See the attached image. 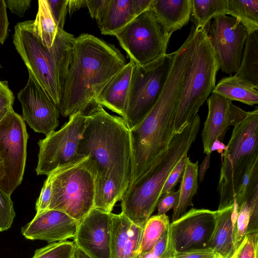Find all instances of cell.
I'll return each mask as SVG.
<instances>
[{
	"label": "cell",
	"mask_w": 258,
	"mask_h": 258,
	"mask_svg": "<svg viewBox=\"0 0 258 258\" xmlns=\"http://www.w3.org/2000/svg\"><path fill=\"white\" fill-rule=\"evenodd\" d=\"M86 115L77 152L92 162L95 173L94 208L110 213L127 189L132 170L130 131L123 118L96 103Z\"/></svg>",
	"instance_id": "obj_1"
},
{
	"label": "cell",
	"mask_w": 258,
	"mask_h": 258,
	"mask_svg": "<svg viewBox=\"0 0 258 258\" xmlns=\"http://www.w3.org/2000/svg\"><path fill=\"white\" fill-rule=\"evenodd\" d=\"M193 53L194 48L187 44L174 52L172 64L159 98L143 120L130 130L132 158L129 186L164 153L175 135L176 109Z\"/></svg>",
	"instance_id": "obj_2"
},
{
	"label": "cell",
	"mask_w": 258,
	"mask_h": 258,
	"mask_svg": "<svg viewBox=\"0 0 258 258\" xmlns=\"http://www.w3.org/2000/svg\"><path fill=\"white\" fill-rule=\"evenodd\" d=\"M127 64L114 45L94 35L75 37L58 112L63 117L84 112L105 85Z\"/></svg>",
	"instance_id": "obj_3"
},
{
	"label": "cell",
	"mask_w": 258,
	"mask_h": 258,
	"mask_svg": "<svg viewBox=\"0 0 258 258\" xmlns=\"http://www.w3.org/2000/svg\"><path fill=\"white\" fill-rule=\"evenodd\" d=\"M200 123L197 114L181 132L174 135L167 150L150 168L128 186L121 200L120 213L133 223L144 227L151 216L168 177L195 142Z\"/></svg>",
	"instance_id": "obj_4"
},
{
	"label": "cell",
	"mask_w": 258,
	"mask_h": 258,
	"mask_svg": "<svg viewBox=\"0 0 258 258\" xmlns=\"http://www.w3.org/2000/svg\"><path fill=\"white\" fill-rule=\"evenodd\" d=\"M13 43L28 70L57 106L70 64L75 36L59 29L50 48L41 43L34 29V21L18 23Z\"/></svg>",
	"instance_id": "obj_5"
},
{
	"label": "cell",
	"mask_w": 258,
	"mask_h": 258,
	"mask_svg": "<svg viewBox=\"0 0 258 258\" xmlns=\"http://www.w3.org/2000/svg\"><path fill=\"white\" fill-rule=\"evenodd\" d=\"M198 30L196 46L186 72L174 122L175 133L181 132L198 114L215 86L219 69L205 29Z\"/></svg>",
	"instance_id": "obj_6"
},
{
	"label": "cell",
	"mask_w": 258,
	"mask_h": 258,
	"mask_svg": "<svg viewBox=\"0 0 258 258\" xmlns=\"http://www.w3.org/2000/svg\"><path fill=\"white\" fill-rule=\"evenodd\" d=\"M218 191V210L234 204V196L251 163L258 158V109L234 127L226 149L222 154Z\"/></svg>",
	"instance_id": "obj_7"
},
{
	"label": "cell",
	"mask_w": 258,
	"mask_h": 258,
	"mask_svg": "<svg viewBox=\"0 0 258 258\" xmlns=\"http://www.w3.org/2000/svg\"><path fill=\"white\" fill-rule=\"evenodd\" d=\"M53 172L48 210L63 212L80 222L94 208L95 173L92 162L86 156Z\"/></svg>",
	"instance_id": "obj_8"
},
{
	"label": "cell",
	"mask_w": 258,
	"mask_h": 258,
	"mask_svg": "<svg viewBox=\"0 0 258 258\" xmlns=\"http://www.w3.org/2000/svg\"><path fill=\"white\" fill-rule=\"evenodd\" d=\"M174 52L166 54L143 66L135 64L130 81L125 124L130 130L152 109L168 78Z\"/></svg>",
	"instance_id": "obj_9"
},
{
	"label": "cell",
	"mask_w": 258,
	"mask_h": 258,
	"mask_svg": "<svg viewBox=\"0 0 258 258\" xmlns=\"http://www.w3.org/2000/svg\"><path fill=\"white\" fill-rule=\"evenodd\" d=\"M114 36L130 60L139 66L166 54L169 41L149 10L138 15Z\"/></svg>",
	"instance_id": "obj_10"
},
{
	"label": "cell",
	"mask_w": 258,
	"mask_h": 258,
	"mask_svg": "<svg viewBox=\"0 0 258 258\" xmlns=\"http://www.w3.org/2000/svg\"><path fill=\"white\" fill-rule=\"evenodd\" d=\"M86 115L78 112L57 131H53L38 143L39 151L36 168L37 175H48L53 171L79 160L78 148L85 126Z\"/></svg>",
	"instance_id": "obj_11"
},
{
	"label": "cell",
	"mask_w": 258,
	"mask_h": 258,
	"mask_svg": "<svg viewBox=\"0 0 258 258\" xmlns=\"http://www.w3.org/2000/svg\"><path fill=\"white\" fill-rule=\"evenodd\" d=\"M28 139L25 121L12 108L0 122V157L5 171L0 188L11 195L23 178Z\"/></svg>",
	"instance_id": "obj_12"
},
{
	"label": "cell",
	"mask_w": 258,
	"mask_h": 258,
	"mask_svg": "<svg viewBox=\"0 0 258 258\" xmlns=\"http://www.w3.org/2000/svg\"><path fill=\"white\" fill-rule=\"evenodd\" d=\"M248 34L246 28L231 16L222 15L214 19L208 36L219 68L223 72H237Z\"/></svg>",
	"instance_id": "obj_13"
},
{
	"label": "cell",
	"mask_w": 258,
	"mask_h": 258,
	"mask_svg": "<svg viewBox=\"0 0 258 258\" xmlns=\"http://www.w3.org/2000/svg\"><path fill=\"white\" fill-rule=\"evenodd\" d=\"M22 105V118L35 132L47 136L59 124L57 106L29 73L26 86L18 94Z\"/></svg>",
	"instance_id": "obj_14"
},
{
	"label": "cell",
	"mask_w": 258,
	"mask_h": 258,
	"mask_svg": "<svg viewBox=\"0 0 258 258\" xmlns=\"http://www.w3.org/2000/svg\"><path fill=\"white\" fill-rule=\"evenodd\" d=\"M215 211L191 208L169 224L175 251L208 247L215 225Z\"/></svg>",
	"instance_id": "obj_15"
},
{
	"label": "cell",
	"mask_w": 258,
	"mask_h": 258,
	"mask_svg": "<svg viewBox=\"0 0 258 258\" xmlns=\"http://www.w3.org/2000/svg\"><path fill=\"white\" fill-rule=\"evenodd\" d=\"M112 212L93 208L79 222L75 245L90 258H111Z\"/></svg>",
	"instance_id": "obj_16"
},
{
	"label": "cell",
	"mask_w": 258,
	"mask_h": 258,
	"mask_svg": "<svg viewBox=\"0 0 258 258\" xmlns=\"http://www.w3.org/2000/svg\"><path fill=\"white\" fill-rule=\"evenodd\" d=\"M208 112L202 133L204 153L211 154L214 142H222L230 126L239 124L249 114L233 104L232 101L215 93L207 100Z\"/></svg>",
	"instance_id": "obj_17"
},
{
	"label": "cell",
	"mask_w": 258,
	"mask_h": 258,
	"mask_svg": "<svg viewBox=\"0 0 258 258\" xmlns=\"http://www.w3.org/2000/svg\"><path fill=\"white\" fill-rule=\"evenodd\" d=\"M78 221L65 213L47 210L36 214L34 218L21 229L22 235L31 240H44L48 243L74 238L79 225Z\"/></svg>",
	"instance_id": "obj_18"
},
{
	"label": "cell",
	"mask_w": 258,
	"mask_h": 258,
	"mask_svg": "<svg viewBox=\"0 0 258 258\" xmlns=\"http://www.w3.org/2000/svg\"><path fill=\"white\" fill-rule=\"evenodd\" d=\"M152 0H107L96 20L102 34L114 35L138 15L149 10Z\"/></svg>",
	"instance_id": "obj_19"
},
{
	"label": "cell",
	"mask_w": 258,
	"mask_h": 258,
	"mask_svg": "<svg viewBox=\"0 0 258 258\" xmlns=\"http://www.w3.org/2000/svg\"><path fill=\"white\" fill-rule=\"evenodd\" d=\"M111 258H136L143 228L128 219L121 213H112Z\"/></svg>",
	"instance_id": "obj_20"
},
{
	"label": "cell",
	"mask_w": 258,
	"mask_h": 258,
	"mask_svg": "<svg viewBox=\"0 0 258 258\" xmlns=\"http://www.w3.org/2000/svg\"><path fill=\"white\" fill-rule=\"evenodd\" d=\"M134 66L135 63L131 60L127 63L102 88L96 96L94 103L107 108L124 119Z\"/></svg>",
	"instance_id": "obj_21"
},
{
	"label": "cell",
	"mask_w": 258,
	"mask_h": 258,
	"mask_svg": "<svg viewBox=\"0 0 258 258\" xmlns=\"http://www.w3.org/2000/svg\"><path fill=\"white\" fill-rule=\"evenodd\" d=\"M191 10L192 0H152L149 9L168 40L188 23Z\"/></svg>",
	"instance_id": "obj_22"
},
{
	"label": "cell",
	"mask_w": 258,
	"mask_h": 258,
	"mask_svg": "<svg viewBox=\"0 0 258 258\" xmlns=\"http://www.w3.org/2000/svg\"><path fill=\"white\" fill-rule=\"evenodd\" d=\"M233 205L215 211V225L208 247L222 257H226L235 250L234 225L232 218Z\"/></svg>",
	"instance_id": "obj_23"
},
{
	"label": "cell",
	"mask_w": 258,
	"mask_h": 258,
	"mask_svg": "<svg viewBox=\"0 0 258 258\" xmlns=\"http://www.w3.org/2000/svg\"><path fill=\"white\" fill-rule=\"evenodd\" d=\"M234 76L258 89V31L248 34L240 66Z\"/></svg>",
	"instance_id": "obj_24"
},
{
	"label": "cell",
	"mask_w": 258,
	"mask_h": 258,
	"mask_svg": "<svg viewBox=\"0 0 258 258\" xmlns=\"http://www.w3.org/2000/svg\"><path fill=\"white\" fill-rule=\"evenodd\" d=\"M258 232V188L241 207L234 225L233 239L236 248L244 237Z\"/></svg>",
	"instance_id": "obj_25"
},
{
	"label": "cell",
	"mask_w": 258,
	"mask_h": 258,
	"mask_svg": "<svg viewBox=\"0 0 258 258\" xmlns=\"http://www.w3.org/2000/svg\"><path fill=\"white\" fill-rule=\"evenodd\" d=\"M198 161L194 163L187 157L178 189L179 201L177 206L173 209L172 222L184 214L188 207L193 206L192 199L198 188Z\"/></svg>",
	"instance_id": "obj_26"
},
{
	"label": "cell",
	"mask_w": 258,
	"mask_h": 258,
	"mask_svg": "<svg viewBox=\"0 0 258 258\" xmlns=\"http://www.w3.org/2000/svg\"><path fill=\"white\" fill-rule=\"evenodd\" d=\"M212 93L250 106L258 103V89L244 83L234 75L222 79L215 85Z\"/></svg>",
	"instance_id": "obj_27"
},
{
	"label": "cell",
	"mask_w": 258,
	"mask_h": 258,
	"mask_svg": "<svg viewBox=\"0 0 258 258\" xmlns=\"http://www.w3.org/2000/svg\"><path fill=\"white\" fill-rule=\"evenodd\" d=\"M191 13L195 28L205 29L208 33L212 19L228 15L227 0H192Z\"/></svg>",
	"instance_id": "obj_28"
},
{
	"label": "cell",
	"mask_w": 258,
	"mask_h": 258,
	"mask_svg": "<svg viewBox=\"0 0 258 258\" xmlns=\"http://www.w3.org/2000/svg\"><path fill=\"white\" fill-rule=\"evenodd\" d=\"M38 10L34 21V29L42 44L46 48L52 46L58 27L51 13L47 0H39Z\"/></svg>",
	"instance_id": "obj_29"
},
{
	"label": "cell",
	"mask_w": 258,
	"mask_h": 258,
	"mask_svg": "<svg viewBox=\"0 0 258 258\" xmlns=\"http://www.w3.org/2000/svg\"><path fill=\"white\" fill-rule=\"evenodd\" d=\"M228 15L238 20L248 34L258 31V0H227Z\"/></svg>",
	"instance_id": "obj_30"
},
{
	"label": "cell",
	"mask_w": 258,
	"mask_h": 258,
	"mask_svg": "<svg viewBox=\"0 0 258 258\" xmlns=\"http://www.w3.org/2000/svg\"><path fill=\"white\" fill-rule=\"evenodd\" d=\"M170 224L166 214L151 216L146 222L137 256L150 251Z\"/></svg>",
	"instance_id": "obj_31"
},
{
	"label": "cell",
	"mask_w": 258,
	"mask_h": 258,
	"mask_svg": "<svg viewBox=\"0 0 258 258\" xmlns=\"http://www.w3.org/2000/svg\"><path fill=\"white\" fill-rule=\"evenodd\" d=\"M258 188V158L250 165L234 196L233 214L238 215L242 205Z\"/></svg>",
	"instance_id": "obj_32"
},
{
	"label": "cell",
	"mask_w": 258,
	"mask_h": 258,
	"mask_svg": "<svg viewBox=\"0 0 258 258\" xmlns=\"http://www.w3.org/2000/svg\"><path fill=\"white\" fill-rule=\"evenodd\" d=\"M75 248L74 242L70 241L52 242L36 249L32 258H73Z\"/></svg>",
	"instance_id": "obj_33"
},
{
	"label": "cell",
	"mask_w": 258,
	"mask_h": 258,
	"mask_svg": "<svg viewBox=\"0 0 258 258\" xmlns=\"http://www.w3.org/2000/svg\"><path fill=\"white\" fill-rule=\"evenodd\" d=\"M16 216L11 195L0 188V232L9 229Z\"/></svg>",
	"instance_id": "obj_34"
},
{
	"label": "cell",
	"mask_w": 258,
	"mask_h": 258,
	"mask_svg": "<svg viewBox=\"0 0 258 258\" xmlns=\"http://www.w3.org/2000/svg\"><path fill=\"white\" fill-rule=\"evenodd\" d=\"M235 258H258V232L244 237L237 247Z\"/></svg>",
	"instance_id": "obj_35"
},
{
	"label": "cell",
	"mask_w": 258,
	"mask_h": 258,
	"mask_svg": "<svg viewBox=\"0 0 258 258\" xmlns=\"http://www.w3.org/2000/svg\"><path fill=\"white\" fill-rule=\"evenodd\" d=\"M187 157V154L183 156L172 170L163 187L161 196L167 192L173 191L175 186L180 181L185 169Z\"/></svg>",
	"instance_id": "obj_36"
},
{
	"label": "cell",
	"mask_w": 258,
	"mask_h": 258,
	"mask_svg": "<svg viewBox=\"0 0 258 258\" xmlns=\"http://www.w3.org/2000/svg\"><path fill=\"white\" fill-rule=\"evenodd\" d=\"M41 189L39 198L36 203V214H39L48 210L52 195V183L53 172L47 175Z\"/></svg>",
	"instance_id": "obj_37"
},
{
	"label": "cell",
	"mask_w": 258,
	"mask_h": 258,
	"mask_svg": "<svg viewBox=\"0 0 258 258\" xmlns=\"http://www.w3.org/2000/svg\"><path fill=\"white\" fill-rule=\"evenodd\" d=\"M51 13L58 27L63 29L66 18L68 13V0H47Z\"/></svg>",
	"instance_id": "obj_38"
},
{
	"label": "cell",
	"mask_w": 258,
	"mask_h": 258,
	"mask_svg": "<svg viewBox=\"0 0 258 258\" xmlns=\"http://www.w3.org/2000/svg\"><path fill=\"white\" fill-rule=\"evenodd\" d=\"M179 199V190L176 191L167 192L160 197L156 208L157 215L166 214L172 209H174L177 205Z\"/></svg>",
	"instance_id": "obj_39"
},
{
	"label": "cell",
	"mask_w": 258,
	"mask_h": 258,
	"mask_svg": "<svg viewBox=\"0 0 258 258\" xmlns=\"http://www.w3.org/2000/svg\"><path fill=\"white\" fill-rule=\"evenodd\" d=\"M220 254L210 247L181 252L174 251L172 258H221Z\"/></svg>",
	"instance_id": "obj_40"
},
{
	"label": "cell",
	"mask_w": 258,
	"mask_h": 258,
	"mask_svg": "<svg viewBox=\"0 0 258 258\" xmlns=\"http://www.w3.org/2000/svg\"><path fill=\"white\" fill-rule=\"evenodd\" d=\"M14 98L8 82L0 80V112L4 109L13 107Z\"/></svg>",
	"instance_id": "obj_41"
},
{
	"label": "cell",
	"mask_w": 258,
	"mask_h": 258,
	"mask_svg": "<svg viewBox=\"0 0 258 258\" xmlns=\"http://www.w3.org/2000/svg\"><path fill=\"white\" fill-rule=\"evenodd\" d=\"M7 8L20 17H23L30 6L31 0H5Z\"/></svg>",
	"instance_id": "obj_42"
},
{
	"label": "cell",
	"mask_w": 258,
	"mask_h": 258,
	"mask_svg": "<svg viewBox=\"0 0 258 258\" xmlns=\"http://www.w3.org/2000/svg\"><path fill=\"white\" fill-rule=\"evenodd\" d=\"M9 21L5 0H0V43L3 44L8 34Z\"/></svg>",
	"instance_id": "obj_43"
},
{
	"label": "cell",
	"mask_w": 258,
	"mask_h": 258,
	"mask_svg": "<svg viewBox=\"0 0 258 258\" xmlns=\"http://www.w3.org/2000/svg\"><path fill=\"white\" fill-rule=\"evenodd\" d=\"M107 2V0H86V7L91 17L96 20Z\"/></svg>",
	"instance_id": "obj_44"
},
{
	"label": "cell",
	"mask_w": 258,
	"mask_h": 258,
	"mask_svg": "<svg viewBox=\"0 0 258 258\" xmlns=\"http://www.w3.org/2000/svg\"><path fill=\"white\" fill-rule=\"evenodd\" d=\"M85 7H86V0H68V13L71 16L80 8Z\"/></svg>",
	"instance_id": "obj_45"
},
{
	"label": "cell",
	"mask_w": 258,
	"mask_h": 258,
	"mask_svg": "<svg viewBox=\"0 0 258 258\" xmlns=\"http://www.w3.org/2000/svg\"><path fill=\"white\" fill-rule=\"evenodd\" d=\"M210 156L211 154L207 155L199 167V170H198V177L200 182L203 181L206 172L209 168Z\"/></svg>",
	"instance_id": "obj_46"
},
{
	"label": "cell",
	"mask_w": 258,
	"mask_h": 258,
	"mask_svg": "<svg viewBox=\"0 0 258 258\" xmlns=\"http://www.w3.org/2000/svg\"><path fill=\"white\" fill-rule=\"evenodd\" d=\"M226 146L222 142L219 140H216L212 147L211 151H217L219 153L222 154L223 151L226 149Z\"/></svg>",
	"instance_id": "obj_47"
},
{
	"label": "cell",
	"mask_w": 258,
	"mask_h": 258,
	"mask_svg": "<svg viewBox=\"0 0 258 258\" xmlns=\"http://www.w3.org/2000/svg\"><path fill=\"white\" fill-rule=\"evenodd\" d=\"M73 258H90L82 250L76 246Z\"/></svg>",
	"instance_id": "obj_48"
},
{
	"label": "cell",
	"mask_w": 258,
	"mask_h": 258,
	"mask_svg": "<svg viewBox=\"0 0 258 258\" xmlns=\"http://www.w3.org/2000/svg\"><path fill=\"white\" fill-rule=\"evenodd\" d=\"M5 176V171L4 162L0 157V183L3 181Z\"/></svg>",
	"instance_id": "obj_49"
},
{
	"label": "cell",
	"mask_w": 258,
	"mask_h": 258,
	"mask_svg": "<svg viewBox=\"0 0 258 258\" xmlns=\"http://www.w3.org/2000/svg\"><path fill=\"white\" fill-rule=\"evenodd\" d=\"M13 108V107L11 108H7L6 109H4L2 111L0 112V122L2 121V120L5 117V116L7 115L9 111Z\"/></svg>",
	"instance_id": "obj_50"
},
{
	"label": "cell",
	"mask_w": 258,
	"mask_h": 258,
	"mask_svg": "<svg viewBox=\"0 0 258 258\" xmlns=\"http://www.w3.org/2000/svg\"><path fill=\"white\" fill-rule=\"evenodd\" d=\"M237 253V247L235 249L234 251L226 257H222L221 258H235Z\"/></svg>",
	"instance_id": "obj_51"
},
{
	"label": "cell",
	"mask_w": 258,
	"mask_h": 258,
	"mask_svg": "<svg viewBox=\"0 0 258 258\" xmlns=\"http://www.w3.org/2000/svg\"><path fill=\"white\" fill-rule=\"evenodd\" d=\"M1 68V64H0V68Z\"/></svg>",
	"instance_id": "obj_52"
}]
</instances>
